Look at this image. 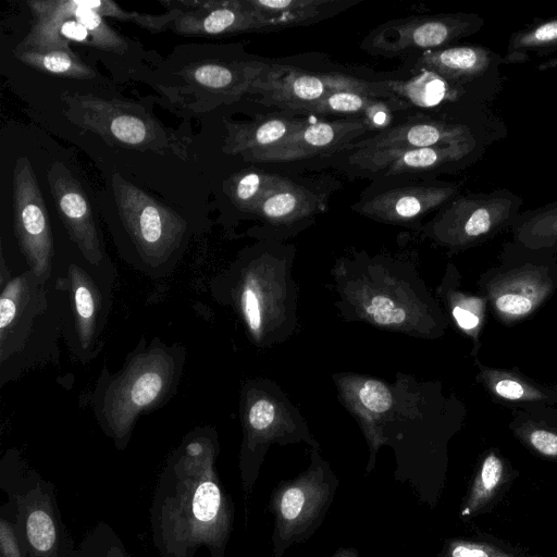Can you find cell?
<instances>
[{
    "instance_id": "1",
    "label": "cell",
    "mask_w": 557,
    "mask_h": 557,
    "mask_svg": "<svg viewBox=\"0 0 557 557\" xmlns=\"http://www.w3.org/2000/svg\"><path fill=\"white\" fill-rule=\"evenodd\" d=\"M153 539L162 557H193L206 545L223 557L233 506L203 441H189L168 462L151 510Z\"/></svg>"
},
{
    "instance_id": "2",
    "label": "cell",
    "mask_w": 557,
    "mask_h": 557,
    "mask_svg": "<svg viewBox=\"0 0 557 557\" xmlns=\"http://www.w3.org/2000/svg\"><path fill=\"white\" fill-rule=\"evenodd\" d=\"M180 364L177 355L160 345L133 355L101 392L97 413L103 430L122 443L137 417L159 405L172 391Z\"/></svg>"
},
{
    "instance_id": "3",
    "label": "cell",
    "mask_w": 557,
    "mask_h": 557,
    "mask_svg": "<svg viewBox=\"0 0 557 557\" xmlns=\"http://www.w3.org/2000/svg\"><path fill=\"white\" fill-rule=\"evenodd\" d=\"M479 286L495 319L520 322L557 290V255L507 242L498 264L481 275Z\"/></svg>"
},
{
    "instance_id": "4",
    "label": "cell",
    "mask_w": 557,
    "mask_h": 557,
    "mask_svg": "<svg viewBox=\"0 0 557 557\" xmlns=\"http://www.w3.org/2000/svg\"><path fill=\"white\" fill-rule=\"evenodd\" d=\"M29 32L18 50L71 49L81 45L123 53L128 45L92 8V0H30Z\"/></svg>"
},
{
    "instance_id": "5",
    "label": "cell",
    "mask_w": 557,
    "mask_h": 557,
    "mask_svg": "<svg viewBox=\"0 0 557 557\" xmlns=\"http://www.w3.org/2000/svg\"><path fill=\"white\" fill-rule=\"evenodd\" d=\"M63 100L70 121L111 144L138 150L173 151L178 156L185 150L174 134L138 104L90 94L67 95Z\"/></svg>"
},
{
    "instance_id": "6",
    "label": "cell",
    "mask_w": 557,
    "mask_h": 557,
    "mask_svg": "<svg viewBox=\"0 0 557 557\" xmlns=\"http://www.w3.org/2000/svg\"><path fill=\"white\" fill-rule=\"evenodd\" d=\"M336 478L320 467L281 482L270 506L274 515L273 554L282 557L292 545L308 540L321 525L337 490Z\"/></svg>"
},
{
    "instance_id": "7",
    "label": "cell",
    "mask_w": 557,
    "mask_h": 557,
    "mask_svg": "<svg viewBox=\"0 0 557 557\" xmlns=\"http://www.w3.org/2000/svg\"><path fill=\"white\" fill-rule=\"evenodd\" d=\"M112 188L121 220L144 263L164 264L182 243L185 220L119 173L112 176Z\"/></svg>"
},
{
    "instance_id": "8",
    "label": "cell",
    "mask_w": 557,
    "mask_h": 557,
    "mask_svg": "<svg viewBox=\"0 0 557 557\" xmlns=\"http://www.w3.org/2000/svg\"><path fill=\"white\" fill-rule=\"evenodd\" d=\"M522 205L523 199L509 189L459 193L442 207L434 232L453 248L474 247L510 230Z\"/></svg>"
},
{
    "instance_id": "9",
    "label": "cell",
    "mask_w": 557,
    "mask_h": 557,
    "mask_svg": "<svg viewBox=\"0 0 557 557\" xmlns=\"http://www.w3.org/2000/svg\"><path fill=\"white\" fill-rule=\"evenodd\" d=\"M345 90L382 99H397L377 82H367L341 73H312L281 64H269L263 74L255 81L249 94L260 96L257 101L261 104L295 113L330 94Z\"/></svg>"
},
{
    "instance_id": "10",
    "label": "cell",
    "mask_w": 557,
    "mask_h": 557,
    "mask_svg": "<svg viewBox=\"0 0 557 557\" xmlns=\"http://www.w3.org/2000/svg\"><path fill=\"white\" fill-rule=\"evenodd\" d=\"M484 23L480 15L463 12L411 16L377 27L362 47L384 57L425 52L472 36L481 30Z\"/></svg>"
},
{
    "instance_id": "11",
    "label": "cell",
    "mask_w": 557,
    "mask_h": 557,
    "mask_svg": "<svg viewBox=\"0 0 557 557\" xmlns=\"http://www.w3.org/2000/svg\"><path fill=\"white\" fill-rule=\"evenodd\" d=\"M14 231L20 248L38 284L51 273L53 237L37 177L29 160L20 157L13 169Z\"/></svg>"
},
{
    "instance_id": "12",
    "label": "cell",
    "mask_w": 557,
    "mask_h": 557,
    "mask_svg": "<svg viewBox=\"0 0 557 557\" xmlns=\"http://www.w3.org/2000/svg\"><path fill=\"white\" fill-rule=\"evenodd\" d=\"M492 143L473 139L450 145L407 150H356L349 162L371 172L386 175L404 173L460 170L479 161Z\"/></svg>"
},
{
    "instance_id": "13",
    "label": "cell",
    "mask_w": 557,
    "mask_h": 557,
    "mask_svg": "<svg viewBox=\"0 0 557 557\" xmlns=\"http://www.w3.org/2000/svg\"><path fill=\"white\" fill-rule=\"evenodd\" d=\"M504 58L483 46H454L422 52L419 70L434 72L447 82L460 86L490 101L502 89L500 65Z\"/></svg>"
},
{
    "instance_id": "14",
    "label": "cell",
    "mask_w": 557,
    "mask_h": 557,
    "mask_svg": "<svg viewBox=\"0 0 557 557\" xmlns=\"http://www.w3.org/2000/svg\"><path fill=\"white\" fill-rule=\"evenodd\" d=\"M162 4L169 10L181 11L172 26L185 36L273 32L271 24L245 0H183Z\"/></svg>"
},
{
    "instance_id": "15",
    "label": "cell",
    "mask_w": 557,
    "mask_h": 557,
    "mask_svg": "<svg viewBox=\"0 0 557 557\" xmlns=\"http://www.w3.org/2000/svg\"><path fill=\"white\" fill-rule=\"evenodd\" d=\"M372 128L362 117L308 122L275 146L244 157L252 162H287L331 156L347 149L351 140Z\"/></svg>"
},
{
    "instance_id": "16",
    "label": "cell",
    "mask_w": 557,
    "mask_h": 557,
    "mask_svg": "<svg viewBox=\"0 0 557 557\" xmlns=\"http://www.w3.org/2000/svg\"><path fill=\"white\" fill-rule=\"evenodd\" d=\"M505 134L454 120H420L385 128L377 134L349 144L347 149L407 150L450 145L473 139L494 143Z\"/></svg>"
},
{
    "instance_id": "17",
    "label": "cell",
    "mask_w": 557,
    "mask_h": 557,
    "mask_svg": "<svg viewBox=\"0 0 557 557\" xmlns=\"http://www.w3.org/2000/svg\"><path fill=\"white\" fill-rule=\"evenodd\" d=\"M47 181L70 238L90 265H99L103 259L101 240L89 200L79 182L60 162L51 164Z\"/></svg>"
},
{
    "instance_id": "18",
    "label": "cell",
    "mask_w": 557,
    "mask_h": 557,
    "mask_svg": "<svg viewBox=\"0 0 557 557\" xmlns=\"http://www.w3.org/2000/svg\"><path fill=\"white\" fill-rule=\"evenodd\" d=\"M17 522L16 537L24 557H64L61 545V524L57 521L51 497L37 486L16 497Z\"/></svg>"
},
{
    "instance_id": "19",
    "label": "cell",
    "mask_w": 557,
    "mask_h": 557,
    "mask_svg": "<svg viewBox=\"0 0 557 557\" xmlns=\"http://www.w3.org/2000/svg\"><path fill=\"white\" fill-rule=\"evenodd\" d=\"M455 184L391 189L360 206V212L386 221H407L442 208L459 191Z\"/></svg>"
},
{
    "instance_id": "20",
    "label": "cell",
    "mask_w": 557,
    "mask_h": 557,
    "mask_svg": "<svg viewBox=\"0 0 557 557\" xmlns=\"http://www.w3.org/2000/svg\"><path fill=\"white\" fill-rule=\"evenodd\" d=\"M517 475L518 471L497 449L486 451L471 479L460 517L471 519L493 511Z\"/></svg>"
},
{
    "instance_id": "21",
    "label": "cell",
    "mask_w": 557,
    "mask_h": 557,
    "mask_svg": "<svg viewBox=\"0 0 557 557\" xmlns=\"http://www.w3.org/2000/svg\"><path fill=\"white\" fill-rule=\"evenodd\" d=\"M310 117L284 114L258 115L247 122H225L223 151L243 158L269 149L302 127Z\"/></svg>"
},
{
    "instance_id": "22",
    "label": "cell",
    "mask_w": 557,
    "mask_h": 557,
    "mask_svg": "<svg viewBox=\"0 0 557 557\" xmlns=\"http://www.w3.org/2000/svg\"><path fill=\"white\" fill-rule=\"evenodd\" d=\"M269 64L259 61L220 62L208 61L186 70L188 81L221 98L224 102L238 100L249 90Z\"/></svg>"
},
{
    "instance_id": "23",
    "label": "cell",
    "mask_w": 557,
    "mask_h": 557,
    "mask_svg": "<svg viewBox=\"0 0 557 557\" xmlns=\"http://www.w3.org/2000/svg\"><path fill=\"white\" fill-rule=\"evenodd\" d=\"M379 85L408 107L435 108L443 104L457 103L465 97L473 98L490 104L492 101L475 95L460 86L454 85L438 74L420 70V73L407 81L385 79Z\"/></svg>"
},
{
    "instance_id": "24",
    "label": "cell",
    "mask_w": 557,
    "mask_h": 557,
    "mask_svg": "<svg viewBox=\"0 0 557 557\" xmlns=\"http://www.w3.org/2000/svg\"><path fill=\"white\" fill-rule=\"evenodd\" d=\"M409 108L398 99H382L358 91H336L318 102L300 108L295 114H362L370 127L383 131L391 123L392 112Z\"/></svg>"
},
{
    "instance_id": "25",
    "label": "cell",
    "mask_w": 557,
    "mask_h": 557,
    "mask_svg": "<svg viewBox=\"0 0 557 557\" xmlns=\"http://www.w3.org/2000/svg\"><path fill=\"white\" fill-rule=\"evenodd\" d=\"M479 381L495 398L517 406L557 404V385L545 386L522 373L479 363Z\"/></svg>"
},
{
    "instance_id": "26",
    "label": "cell",
    "mask_w": 557,
    "mask_h": 557,
    "mask_svg": "<svg viewBox=\"0 0 557 557\" xmlns=\"http://www.w3.org/2000/svg\"><path fill=\"white\" fill-rule=\"evenodd\" d=\"M247 5L262 15L273 30L310 25L334 15L355 1L337 0H245Z\"/></svg>"
},
{
    "instance_id": "27",
    "label": "cell",
    "mask_w": 557,
    "mask_h": 557,
    "mask_svg": "<svg viewBox=\"0 0 557 557\" xmlns=\"http://www.w3.org/2000/svg\"><path fill=\"white\" fill-rule=\"evenodd\" d=\"M69 283L73 295L75 330L83 349L96 343L103 321L102 293L92 277L79 265L69 267Z\"/></svg>"
},
{
    "instance_id": "28",
    "label": "cell",
    "mask_w": 557,
    "mask_h": 557,
    "mask_svg": "<svg viewBox=\"0 0 557 557\" xmlns=\"http://www.w3.org/2000/svg\"><path fill=\"white\" fill-rule=\"evenodd\" d=\"M33 272L28 270L7 283L0 297V344L1 358L12 354L14 341L22 330V324L28 322V308L35 306L36 284Z\"/></svg>"
},
{
    "instance_id": "29",
    "label": "cell",
    "mask_w": 557,
    "mask_h": 557,
    "mask_svg": "<svg viewBox=\"0 0 557 557\" xmlns=\"http://www.w3.org/2000/svg\"><path fill=\"white\" fill-rule=\"evenodd\" d=\"M510 232L521 246L557 255V200L521 211Z\"/></svg>"
},
{
    "instance_id": "30",
    "label": "cell",
    "mask_w": 557,
    "mask_h": 557,
    "mask_svg": "<svg viewBox=\"0 0 557 557\" xmlns=\"http://www.w3.org/2000/svg\"><path fill=\"white\" fill-rule=\"evenodd\" d=\"M293 183L275 173L245 170L228 178L226 194L238 209L253 212L264 198Z\"/></svg>"
},
{
    "instance_id": "31",
    "label": "cell",
    "mask_w": 557,
    "mask_h": 557,
    "mask_svg": "<svg viewBox=\"0 0 557 557\" xmlns=\"http://www.w3.org/2000/svg\"><path fill=\"white\" fill-rule=\"evenodd\" d=\"M321 205L320 196L293 183L269 195L253 212L272 222H286L309 215Z\"/></svg>"
},
{
    "instance_id": "32",
    "label": "cell",
    "mask_w": 557,
    "mask_h": 557,
    "mask_svg": "<svg viewBox=\"0 0 557 557\" xmlns=\"http://www.w3.org/2000/svg\"><path fill=\"white\" fill-rule=\"evenodd\" d=\"M14 55L22 63L45 73L77 79H89L96 76L94 69L83 62L71 49H15Z\"/></svg>"
},
{
    "instance_id": "33",
    "label": "cell",
    "mask_w": 557,
    "mask_h": 557,
    "mask_svg": "<svg viewBox=\"0 0 557 557\" xmlns=\"http://www.w3.org/2000/svg\"><path fill=\"white\" fill-rule=\"evenodd\" d=\"M436 557H534L521 547L515 546L490 534L461 536L447 540Z\"/></svg>"
},
{
    "instance_id": "34",
    "label": "cell",
    "mask_w": 557,
    "mask_h": 557,
    "mask_svg": "<svg viewBox=\"0 0 557 557\" xmlns=\"http://www.w3.org/2000/svg\"><path fill=\"white\" fill-rule=\"evenodd\" d=\"M557 52V17L541 20L513 33L507 54H518L527 61L530 53L545 55Z\"/></svg>"
},
{
    "instance_id": "35",
    "label": "cell",
    "mask_w": 557,
    "mask_h": 557,
    "mask_svg": "<svg viewBox=\"0 0 557 557\" xmlns=\"http://www.w3.org/2000/svg\"><path fill=\"white\" fill-rule=\"evenodd\" d=\"M515 436L535 455L557 461V426L518 416L510 424Z\"/></svg>"
},
{
    "instance_id": "36",
    "label": "cell",
    "mask_w": 557,
    "mask_h": 557,
    "mask_svg": "<svg viewBox=\"0 0 557 557\" xmlns=\"http://www.w3.org/2000/svg\"><path fill=\"white\" fill-rule=\"evenodd\" d=\"M457 300L459 301L451 308V314L458 326L469 333L478 345L480 331L486 320L488 302L483 295H462Z\"/></svg>"
},
{
    "instance_id": "37",
    "label": "cell",
    "mask_w": 557,
    "mask_h": 557,
    "mask_svg": "<svg viewBox=\"0 0 557 557\" xmlns=\"http://www.w3.org/2000/svg\"><path fill=\"white\" fill-rule=\"evenodd\" d=\"M79 557H127L115 534L106 525L83 544Z\"/></svg>"
},
{
    "instance_id": "38",
    "label": "cell",
    "mask_w": 557,
    "mask_h": 557,
    "mask_svg": "<svg viewBox=\"0 0 557 557\" xmlns=\"http://www.w3.org/2000/svg\"><path fill=\"white\" fill-rule=\"evenodd\" d=\"M359 399L368 410L382 413L392 405V395L388 388L376 380H368L359 391Z\"/></svg>"
},
{
    "instance_id": "39",
    "label": "cell",
    "mask_w": 557,
    "mask_h": 557,
    "mask_svg": "<svg viewBox=\"0 0 557 557\" xmlns=\"http://www.w3.org/2000/svg\"><path fill=\"white\" fill-rule=\"evenodd\" d=\"M367 312L380 325L400 324L406 319L404 308L384 296H375L367 306Z\"/></svg>"
},
{
    "instance_id": "40",
    "label": "cell",
    "mask_w": 557,
    "mask_h": 557,
    "mask_svg": "<svg viewBox=\"0 0 557 557\" xmlns=\"http://www.w3.org/2000/svg\"><path fill=\"white\" fill-rule=\"evenodd\" d=\"M275 408L272 403L265 399L257 400L249 409L248 422L256 431L268 429L274 421Z\"/></svg>"
},
{
    "instance_id": "41",
    "label": "cell",
    "mask_w": 557,
    "mask_h": 557,
    "mask_svg": "<svg viewBox=\"0 0 557 557\" xmlns=\"http://www.w3.org/2000/svg\"><path fill=\"white\" fill-rule=\"evenodd\" d=\"M240 300L249 327L253 332H257L261 326V311L258 295L252 287L246 286Z\"/></svg>"
},
{
    "instance_id": "42",
    "label": "cell",
    "mask_w": 557,
    "mask_h": 557,
    "mask_svg": "<svg viewBox=\"0 0 557 557\" xmlns=\"http://www.w3.org/2000/svg\"><path fill=\"white\" fill-rule=\"evenodd\" d=\"M1 557H24L12 525L1 518L0 521Z\"/></svg>"
},
{
    "instance_id": "43",
    "label": "cell",
    "mask_w": 557,
    "mask_h": 557,
    "mask_svg": "<svg viewBox=\"0 0 557 557\" xmlns=\"http://www.w3.org/2000/svg\"><path fill=\"white\" fill-rule=\"evenodd\" d=\"M327 557H359L358 552L355 548H338L335 553Z\"/></svg>"
},
{
    "instance_id": "44",
    "label": "cell",
    "mask_w": 557,
    "mask_h": 557,
    "mask_svg": "<svg viewBox=\"0 0 557 557\" xmlns=\"http://www.w3.org/2000/svg\"><path fill=\"white\" fill-rule=\"evenodd\" d=\"M557 67V55L554 57V58H550L544 62H542L539 66H537V70L540 71H547V70H552V69H555Z\"/></svg>"
},
{
    "instance_id": "45",
    "label": "cell",
    "mask_w": 557,
    "mask_h": 557,
    "mask_svg": "<svg viewBox=\"0 0 557 557\" xmlns=\"http://www.w3.org/2000/svg\"><path fill=\"white\" fill-rule=\"evenodd\" d=\"M556 103H557V100H556Z\"/></svg>"
}]
</instances>
